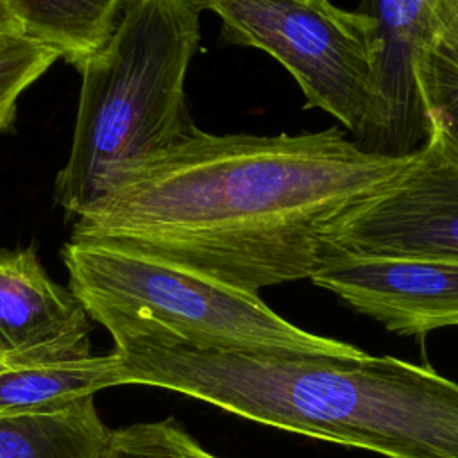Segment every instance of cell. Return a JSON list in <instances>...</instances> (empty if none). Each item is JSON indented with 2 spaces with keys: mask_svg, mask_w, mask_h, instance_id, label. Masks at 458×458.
Returning <instances> with one entry per match:
<instances>
[{
  "mask_svg": "<svg viewBox=\"0 0 458 458\" xmlns=\"http://www.w3.org/2000/svg\"><path fill=\"white\" fill-rule=\"evenodd\" d=\"M413 152L367 150L340 127L261 136L193 125L75 218L72 238L116 240L258 293L310 279L331 254L327 227L394 182Z\"/></svg>",
  "mask_w": 458,
  "mask_h": 458,
  "instance_id": "obj_1",
  "label": "cell"
},
{
  "mask_svg": "<svg viewBox=\"0 0 458 458\" xmlns=\"http://www.w3.org/2000/svg\"><path fill=\"white\" fill-rule=\"evenodd\" d=\"M120 385L174 390L283 431L385 458H458V383L395 356L274 352L102 315Z\"/></svg>",
  "mask_w": 458,
  "mask_h": 458,
  "instance_id": "obj_2",
  "label": "cell"
},
{
  "mask_svg": "<svg viewBox=\"0 0 458 458\" xmlns=\"http://www.w3.org/2000/svg\"><path fill=\"white\" fill-rule=\"evenodd\" d=\"M200 13L195 0H129L109 38L79 68L72 145L54 184L68 218L195 125L186 75L200 43Z\"/></svg>",
  "mask_w": 458,
  "mask_h": 458,
  "instance_id": "obj_3",
  "label": "cell"
},
{
  "mask_svg": "<svg viewBox=\"0 0 458 458\" xmlns=\"http://www.w3.org/2000/svg\"><path fill=\"white\" fill-rule=\"evenodd\" d=\"M68 288L91 320H150L186 340L238 349L354 356L352 344L293 326L258 293L243 292L106 238H70L61 249Z\"/></svg>",
  "mask_w": 458,
  "mask_h": 458,
  "instance_id": "obj_4",
  "label": "cell"
},
{
  "mask_svg": "<svg viewBox=\"0 0 458 458\" xmlns=\"http://www.w3.org/2000/svg\"><path fill=\"white\" fill-rule=\"evenodd\" d=\"M220 20L224 43L267 52L299 84L304 106L329 113L363 148L385 129L381 38L361 11L329 0H195Z\"/></svg>",
  "mask_w": 458,
  "mask_h": 458,
  "instance_id": "obj_5",
  "label": "cell"
},
{
  "mask_svg": "<svg viewBox=\"0 0 458 458\" xmlns=\"http://www.w3.org/2000/svg\"><path fill=\"white\" fill-rule=\"evenodd\" d=\"M331 252L458 259V159L426 132L408 168L326 231Z\"/></svg>",
  "mask_w": 458,
  "mask_h": 458,
  "instance_id": "obj_6",
  "label": "cell"
},
{
  "mask_svg": "<svg viewBox=\"0 0 458 458\" xmlns=\"http://www.w3.org/2000/svg\"><path fill=\"white\" fill-rule=\"evenodd\" d=\"M310 281L397 335L458 326V259L331 252Z\"/></svg>",
  "mask_w": 458,
  "mask_h": 458,
  "instance_id": "obj_7",
  "label": "cell"
},
{
  "mask_svg": "<svg viewBox=\"0 0 458 458\" xmlns=\"http://www.w3.org/2000/svg\"><path fill=\"white\" fill-rule=\"evenodd\" d=\"M91 317L55 283L34 247H0V358L4 365L91 354Z\"/></svg>",
  "mask_w": 458,
  "mask_h": 458,
  "instance_id": "obj_8",
  "label": "cell"
},
{
  "mask_svg": "<svg viewBox=\"0 0 458 458\" xmlns=\"http://www.w3.org/2000/svg\"><path fill=\"white\" fill-rule=\"evenodd\" d=\"M358 11L376 21L381 38L379 88L385 102V129L377 152L410 154L426 138L411 73L417 50L433 38L426 0H360Z\"/></svg>",
  "mask_w": 458,
  "mask_h": 458,
  "instance_id": "obj_9",
  "label": "cell"
},
{
  "mask_svg": "<svg viewBox=\"0 0 458 458\" xmlns=\"http://www.w3.org/2000/svg\"><path fill=\"white\" fill-rule=\"evenodd\" d=\"M114 352L0 367V419L63 408L118 386Z\"/></svg>",
  "mask_w": 458,
  "mask_h": 458,
  "instance_id": "obj_10",
  "label": "cell"
},
{
  "mask_svg": "<svg viewBox=\"0 0 458 458\" xmlns=\"http://www.w3.org/2000/svg\"><path fill=\"white\" fill-rule=\"evenodd\" d=\"M109 429L93 395L63 408L0 419V458H104Z\"/></svg>",
  "mask_w": 458,
  "mask_h": 458,
  "instance_id": "obj_11",
  "label": "cell"
},
{
  "mask_svg": "<svg viewBox=\"0 0 458 458\" xmlns=\"http://www.w3.org/2000/svg\"><path fill=\"white\" fill-rule=\"evenodd\" d=\"M25 36L77 70L113 32L129 0H9Z\"/></svg>",
  "mask_w": 458,
  "mask_h": 458,
  "instance_id": "obj_12",
  "label": "cell"
},
{
  "mask_svg": "<svg viewBox=\"0 0 458 458\" xmlns=\"http://www.w3.org/2000/svg\"><path fill=\"white\" fill-rule=\"evenodd\" d=\"M411 73L426 132L458 159V48L433 34L417 50Z\"/></svg>",
  "mask_w": 458,
  "mask_h": 458,
  "instance_id": "obj_13",
  "label": "cell"
},
{
  "mask_svg": "<svg viewBox=\"0 0 458 458\" xmlns=\"http://www.w3.org/2000/svg\"><path fill=\"white\" fill-rule=\"evenodd\" d=\"M61 59L50 47L14 36L0 41V134L16 120L21 95Z\"/></svg>",
  "mask_w": 458,
  "mask_h": 458,
  "instance_id": "obj_14",
  "label": "cell"
},
{
  "mask_svg": "<svg viewBox=\"0 0 458 458\" xmlns=\"http://www.w3.org/2000/svg\"><path fill=\"white\" fill-rule=\"evenodd\" d=\"M104 458H218L172 417L109 429Z\"/></svg>",
  "mask_w": 458,
  "mask_h": 458,
  "instance_id": "obj_15",
  "label": "cell"
},
{
  "mask_svg": "<svg viewBox=\"0 0 458 458\" xmlns=\"http://www.w3.org/2000/svg\"><path fill=\"white\" fill-rule=\"evenodd\" d=\"M433 34L458 48V0H426Z\"/></svg>",
  "mask_w": 458,
  "mask_h": 458,
  "instance_id": "obj_16",
  "label": "cell"
},
{
  "mask_svg": "<svg viewBox=\"0 0 458 458\" xmlns=\"http://www.w3.org/2000/svg\"><path fill=\"white\" fill-rule=\"evenodd\" d=\"M14 36H25L23 25L9 0H0V41Z\"/></svg>",
  "mask_w": 458,
  "mask_h": 458,
  "instance_id": "obj_17",
  "label": "cell"
},
{
  "mask_svg": "<svg viewBox=\"0 0 458 458\" xmlns=\"http://www.w3.org/2000/svg\"><path fill=\"white\" fill-rule=\"evenodd\" d=\"M0 367H4V363H2V358H0Z\"/></svg>",
  "mask_w": 458,
  "mask_h": 458,
  "instance_id": "obj_18",
  "label": "cell"
}]
</instances>
